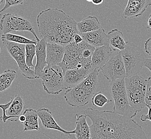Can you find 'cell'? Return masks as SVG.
Returning a JSON list of instances; mask_svg holds the SVG:
<instances>
[{"label": "cell", "mask_w": 151, "mask_h": 139, "mask_svg": "<svg viewBox=\"0 0 151 139\" xmlns=\"http://www.w3.org/2000/svg\"><path fill=\"white\" fill-rule=\"evenodd\" d=\"M84 115L91 119V139H148L142 127L134 119L113 111L87 108Z\"/></svg>", "instance_id": "cell-1"}, {"label": "cell", "mask_w": 151, "mask_h": 139, "mask_svg": "<svg viewBox=\"0 0 151 139\" xmlns=\"http://www.w3.org/2000/svg\"><path fill=\"white\" fill-rule=\"evenodd\" d=\"M38 31L47 43L65 46L73 42L74 35L79 33L75 20L61 9L48 8L37 17Z\"/></svg>", "instance_id": "cell-2"}, {"label": "cell", "mask_w": 151, "mask_h": 139, "mask_svg": "<svg viewBox=\"0 0 151 139\" xmlns=\"http://www.w3.org/2000/svg\"><path fill=\"white\" fill-rule=\"evenodd\" d=\"M100 70H96L75 87L65 90L64 98L67 104L73 107H84L91 101L98 85Z\"/></svg>", "instance_id": "cell-3"}, {"label": "cell", "mask_w": 151, "mask_h": 139, "mask_svg": "<svg viewBox=\"0 0 151 139\" xmlns=\"http://www.w3.org/2000/svg\"><path fill=\"white\" fill-rule=\"evenodd\" d=\"M109 88L111 96L114 102L113 112L132 119L136 116L138 112L131 107L128 101L125 79L109 82Z\"/></svg>", "instance_id": "cell-4"}, {"label": "cell", "mask_w": 151, "mask_h": 139, "mask_svg": "<svg viewBox=\"0 0 151 139\" xmlns=\"http://www.w3.org/2000/svg\"><path fill=\"white\" fill-rule=\"evenodd\" d=\"M125 87L128 101L137 112L146 106L145 102L147 79L137 75L125 78Z\"/></svg>", "instance_id": "cell-5"}, {"label": "cell", "mask_w": 151, "mask_h": 139, "mask_svg": "<svg viewBox=\"0 0 151 139\" xmlns=\"http://www.w3.org/2000/svg\"><path fill=\"white\" fill-rule=\"evenodd\" d=\"M125 67L126 78L138 75L147 59L139 47L127 41L125 49L119 52Z\"/></svg>", "instance_id": "cell-6"}, {"label": "cell", "mask_w": 151, "mask_h": 139, "mask_svg": "<svg viewBox=\"0 0 151 139\" xmlns=\"http://www.w3.org/2000/svg\"><path fill=\"white\" fill-rule=\"evenodd\" d=\"M64 73L59 65H48L45 67L41 79L44 90L49 94L57 95L62 92Z\"/></svg>", "instance_id": "cell-7"}, {"label": "cell", "mask_w": 151, "mask_h": 139, "mask_svg": "<svg viewBox=\"0 0 151 139\" xmlns=\"http://www.w3.org/2000/svg\"><path fill=\"white\" fill-rule=\"evenodd\" d=\"M0 29L3 34L16 31H28L39 40L32 24L26 18L17 14L8 13L3 15L0 20Z\"/></svg>", "instance_id": "cell-8"}, {"label": "cell", "mask_w": 151, "mask_h": 139, "mask_svg": "<svg viewBox=\"0 0 151 139\" xmlns=\"http://www.w3.org/2000/svg\"><path fill=\"white\" fill-rule=\"evenodd\" d=\"M3 46L14 58L21 73L27 79H37L34 70L27 67L25 57V45L2 40Z\"/></svg>", "instance_id": "cell-9"}, {"label": "cell", "mask_w": 151, "mask_h": 139, "mask_svg": "<svg viewBox=\"0 0 151 139\" xmlns=\"http://www.w3.org/2000/svg\"><path fill=\"white\" fill-rule=\"evenodd\" d=\"M100 71L109 82L125 79V67L119 52H114L110 59L102 67Z\"/></svg>", "instance_id": "cell-10"}, {"label": "cell", "mask_w": 151, "mask_h": 139, "mask_svg": "<svg viewBox=\"0 0 151 139\" xmlns=\"http://www.w3.org/2000/svg\"><path fill=\"white\" fill-rule=\"evenodd\" d=\"M84 41L79 44L73 42L65 46V52L63 60L60 66L64 73L68 70L81 68V52L83 47Z\"/></svg>", "instance_id": "cell-11"}, {"label": "cell", "mask_w": 151, "mask_h": 139, "mask_svg": "<svg viewBox=\"0 0 151 139\" xmlns=\"http://www.w3.org/2000/svg\"><path fill=\"white\" fill-rule=\"evenodd\" d=\"M93 71L94 70L92 68L86 67L68 70L64 72L63 82V90H67L75 87Z\"/></svg>", "instance_id": "cell-12"}, {"label": "cell", "mask_w": 151, "mask_h": 139, "mask_svg": "<svg viewBox=\"0 0 151 139\" xmlns=\"http://www.w3.org/2000/svg\"><path fill=\"white\" fill-rule=\"evenodd\" d=\"M151 6L148 0H128L122 16L126 19L142 16L146 9Z\"/></svg>", "instance_id": "cell-13"}, {"label": "cell", "mask_w": 151, "mask_h": 139, "mask_svg": "<svg viewBox=\"0 0 151 139\" xmlns=\"http://www.w3.org/2000/svg\"><path fill=\"white\" fill-rule=\"evenodd\" d=\"M114 50L109 45L95 48L92 56V66L94 70L100 71L113 55Z\"/></svg>", "instance_id": "cell-14"}, {"label": "cell", "mask_w": 151, "mask_h": 139, "mask_svg": "<svg viewBox=\"0 0 151 139\" xmlns=\"http://www.w3.org/2000/svg\"><path fill=\"white\" fill-rule=\"evenodd\" d=\"M24 105L25 103L22 96L19 94L16 95L14 99L12 98V103L6 110L4 116L0 119L3 123H6L8 120L12 122L17 121L19 117L22 115Z\"/></svg>", "instance_id": "cell-15"}, {"label": "cell", "mask_w": 151, "mask_h": 139, "mask_svg": "<svg viewBox=\"0 0 151 139\" xmlns=\"http://www.w3.org/2000/svg\"><path fill=\"white\" fill-rule=\"evenodd\" d=\"M37 41V44L35 45L37 62L34 71L37 79H41L43 70L47 65L46 62L47 42L43 38H41V39Z\"/></svg>", "instance_id": "cell-16"}, {"label": "cell", "mask_w": 151, "mask_h": 139, "mask_svg": "<svg viewBox=\"0 0 151 139\" xmlns=\"http://www.w3.org/2000/svg\"><path fill=\"white\" fill-rule=\"evenodd\" d=\"M80 34L85 42L94 48L109 45L107 34L102 27L96 31Z\"/></svg>", "instance_id": "cell-17"}, {"label": "cell", "mask_w": 151, "mask_h": 139, "mask_svg": "<svg viewBox=\"0 0 151 139\" xmlns=\"http://www.w3.org/2000/svg\"><path fill=\"white\" fill-rule=\"evenodd\" d=\"M39 118L40 119L42 125L45 128L58 130L65 135L74 134L73 130L68 131L64 130L60 126L54 119L52 112L47 108H41L37 110Z\"/></svg>", "instance_id": "cell-18"}, {"label": "cell", "mask_w": 151, "mask_h": 139, "mask_svg": "<svg viewBox=\"0 0 151 139\" xmlns=\"http://www.w3.org/2000/svg\"><path fill=\"white\" fill-rule=\"evenodd\" d=\"M65 46L60 44L47 43L46 62L48 65H58L64 57Z\"/></svg>", "instance_id": "cell-19"}, {"label": "cell", "mask_w": 151, "mask_h": 139, "mask_svg": "<svg viewBox=\"0 0 151 139\" xmlns=\"http://www.w3.org/2000/svg\"><path fill=\"white\" fill-rule=\"evenodd\" d=\"M76 128L73 130L77 139H91L90 126L87 124L85 115H76Z\"/></svg>", "instance_id": "cell-20"}, {"label": "cell", "mask_w": 151, "mask_h": 139, "mask_svg": "<svg viewBox=\"0 0 151 139\" xmlns=\"http://www.w3.org/2000/svg\"><path fill=\"white\" fill-rule=\"evenodd\" d=\"M24 115L26 119L23 123L24 126V132L30 131V130H38L41 133L46 135L47 137L51 138L46 134L41 131L39 125V116L37 111L33 109H27L24 111ZM51 139H52V138Z\"/></svg>", "instance_id": "cell-21"}, {"label": "cell", "mask_w": 151, "mask_h": 139, "mask_svg": "<svg viewBox=\"0 0 151 139\" xmlns=\"http://www.w3.org/2000/svg\"><path fill=\"white\" fill-rule=\"evenodd\" d=\"M108 40L109 45L114 52L117 50L122 51L125 49L127 41L124 38L122 32L117 29L111 30L108 33Z\"/></svg>", "instance_id": "cell-22"}, {"label": "cell", "mask_w": 151, "mask_h": 139, "mask_svg": "<svg viewBox=\"0 0 151 139\" xmlns=\"http://www.w3.org/2000/svg\"><path fill=\"white\" fill-rule=\"evenodd\" d=\"M101 26L98 18L95 16H90L85 18L77 23V28L79 33H86L100 29Z\"/></svg>", "instance_id": "cell-23"}, {"label": "cell", "mask_w": 151, "mask_h": 139, "mask_svg": "<svg viewBox=\"0 0 151 139\" xmlns=\"http://www.w3.org/2000/svg\"><path fill=\"white\" fill-rule=\"evenodd\" d=\"M16 77L17 72L15 70L11 69L5 70L0 75V92L9 89Z\"/></svg>", "instance_id": "cell-24"}, {"label": "cell", "mask_w": 151, "mask_h": 139, "mask_svg": "<svg viewBox=\"0 0 151 139\" xmlns=\"http://www.w3.org/2000/svg\"><path fill=\"white\" fill-rule=\"evenodd\" d=\"M1 39V40H5L13 43L25 45L28 44H33L36 45L37 44V41L36 40H30L22 35L12 34L11 33L2 35Z\"/></svg>", "instance_id": "cell-25"}, {"label": "cell", "mask_w": 151, "mask_h": 139, "mask_svg": "<svg viewBox=\"0 0 151 139\" xmlns=\"http://www.w3.org/2000/svg\"><path fill=\"white\" fill-rule=\"evenodd\" d=\"M36 55L35 45L33 44H28L25 45V57L26 63L27 67H35V65L33 64V58Z\"/></svg>", "instance_id": "cell-26"}, {"label": "cell", "mask_w": 151, "mask_h": 139, "mask_svg": "<svg viewBox=\"0 0 151 139\" xmlns=\"http://www.w3.org/2000/svg\"><path fill=\"white\" fill-rule=\"evenodd\" d=\"M112 100H109L101 92L94 94L91 100L93 106L96 107H103L105 104L112 102Z\"/></svg>", "instance_id": "cell-27"}, {"label": "cell", "mask_w": 151, "mask_h": 139, "mask_svg": "<svg viewBox=\"0 0 151 139\" xmlns=\"http://www.w3.org/2000/svg\"><path fill=\"white\" fill-rule=\"evenodd\" d=\"M6 2L3 8L0 10V14L6 11V9L13 6H18L23 4L26 0H5Z\"/></svg>", "instance_id": "cell-28"}, {"label": "cell", "mask_w": 151, "mask_h": 139, "mask_svg": "<svg viewBox=\"0 0 151 139\" xmlns=\"http://www.w3.org/2000/svg\"><path fill=\"white\" fill-rule=\"evenodd\" d=\"M145 102L147 107H151V76L147 79Z\"/></svg>", "instance_id": "cell-29"}, {"label": "cell", "mask_w": 151, "mask_h": 139, "mask_svg": "<svg viewBox=\"0 0 151 139\" xmlns=\"http://www.w3.org/2000/svg\"><path fill=\"white\" fill-rule=\"evenodd\" d=\"M144 48L146 53L151 56V37L145 42Z\"/></svg>", "instance_id": "cell-30"}, {"label": "cell", "mask_w": 151, "mask_h": 139, "mask_svg": "<svg viewBox=\"0 0 151 139\" xmlns=\"http://www.w3.org/2000/svg\"><path fill=\"white\" fill-rule=\"evenodd\" d=\"M12 97H11V100H10L9 102L6 103V104H0V108L2 110V111H3L2 115L0 117V118H2V117H3L4 116V115H5V112H6V110L9 107V105H10V104L12 103Z\"/></svg>", "instance_id": "cell-31"}, {"label": "cell", "mask_w": 151, "mask_h": 139, "mask_svg": "<svg viewBox=\"0 0 151 139\" xmlns=\"http://www.w3.org/2000/svg\"><path fill=\"white\" fill-rule=\"evenodd\" d=\"M83 41V39L82 38L80 33L76 34L73 37V42L76 44H79Z\"/></svg>", "instance_id": "cell-32"}, {"label": "cell", "mask_w": 151, "mask_h": 139, "mask_svg": "<svg viewBox=\"0 0 151 139\" xmlns=\"http://www.w3.org/2000/svg\"><path fill=\"white\" fill-rule=\"evenodd\" d=\"M144 67H147L151 73V58H147L145 61V64H144Z\"/></svg>", "instance_id": "cell-33"}, {"label": "cell", "mask_w": 151, "mask_h": 139, "mask_svg": "<svg viewBox=\"0 0 151 139\" xmlns=\"http://www.w3.org/2000/svg\"><path fill=\"white\" fill-rule=\"evenodd\" d=\"M103 2H104V0H92V3L94 5L98 6L100 4H101L102 3H103Z\"/></svg>", "instance_id": "cell-34"}, {"label": "cell", "mask_w": 151, "mask_h": 139, "mask_svg": "<svg viewBox=\"0 0 151 139\" xmlns=\"http://www.w3.org/2000/svg\"><path fill=\"white\" fill-rule=\"evenodd\" d=\"M25 119H26L24 115L23 114H22V115H21L19 117V119H18V120L23 124L24 122H25Z\"/></svg>", "instance_id": "cell-35"}, {"label": "cell", "mask_w": 151, "mask_h": 139, "mask_svg": "<svg viewBox=\"0 0 151 139\" xmlns=\"http://www.w3.org/2000/svg\"><path fill=\"white\" fill-rule=\"evenodd\" d=\"M66 136L68 139H77L76 138L75 135L74 134H67Z\"/></svg>", "instance_id": "cell-36"}, {"label": "cell", "mask_w": 151, "mask_h": 139, "mask_svg": "<svg viewBox=\"0 0 151 139\" xmlns=\"http://www.w3.org/2000/svg\"><path fill=\"white\" fill-rule=\"evenodd\" d=\"M147 26H148V28L151 29V14L150 15L147 19Z\"/></svg>", "instance_id": "cell-37"}, {"label": "cell", "mask_w": 151, "mask_h": 139, "mask_svg": "<svg viewBox=\"0 0 151 139\" xmlns=\"http://www.w3.org/2000/svg\"><path fill=\"white\" fill-rule=\"evenodd\" d=\"M86 1H87V2H92V0H86Z\"/></svg>", "instance_id": "cell-38"}, {"label": "cell", "mask_w": 151, "mask_h": 139, "mask_svg": "<svg viewBox=\"0 0 151 139\" xmlns=\"http://www.w3.org/2000/svg\"><path fill=\"white\" fill-rule=\"evenodd\" d=\"M3 0H0V5L1 4V3L3 2Z\"/></svg>", "instance_id": "cell-39"}, {"label": "cell", "mask_w": 151, "mask_h": 139, "mask_svg": "<svg viewBox=\"0 0 151 139\" xmlns=\"http://www.w3.org/2000/svg\"><path fill=\"white\" fill-rule=\"evenodd\" d=\"M149 1V2H150V4H151V0H148Z\"/></svg>", "instance_id": "cell-40"}, {"label": "cell", "mask_w": 151, "mask_h": 139, "mask_svg": "<svg viewBox=\"0 0 151 139\" xmlns=\"http://www.w3.org/2000/svg\"><path fill=\"white\" fill-rule=\"evenodd\" d=\"M0 52H1V47H0Z\"/></svg>", "instance_id": "cell-41"}]
</instances>
